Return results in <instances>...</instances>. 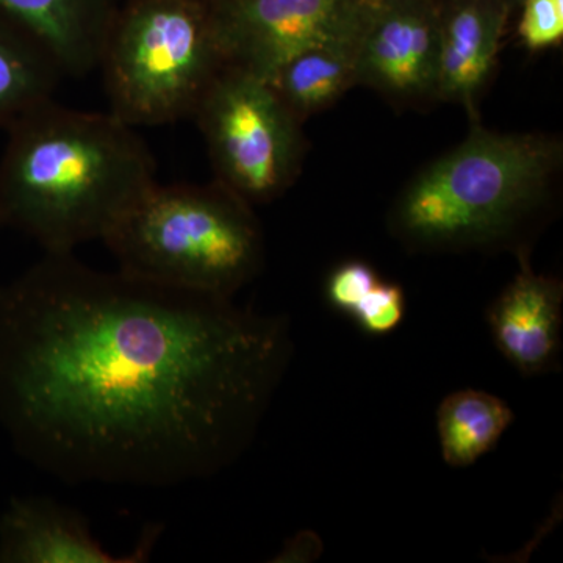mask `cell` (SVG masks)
Returning <instances> with one entry per match:
<instances>
[{"label":"cell","mask_w":563,"mask_h":563,"mask_svg":"<svg viewBox=\"0 0 563 563\" xmlns=\"http://www.w3.org/2000/svg\"><path fill=\"white\" fill-rule=\"evenodd\" d=\"M290 322L69 254L0 288V410L68 484L172 487L250 448L291 361Z\"/></svg>","instance_id":"6da1fadb"},{"label":"cell","mask_w":563,"mask_h":563,"mask_svg":"<svg viewBox=\"0 0 563 563\" xmlns=\"http://www.w3.org/2000/svg\"><path fill=\"white\" fill-rule=\"evenodd\" d=\"M0 158V228L31 236L46 254L106 239L150 191L154 155L113 113L68 109L54 98L7 129Z\"/></svg>","instance_id":"7a4b0ae2"},{"label":"cell","mask_w":563,"mask_h":563,"mask_svg":"<svg viewBox=\"0 0 563 563\" xmlns=\"http://www.w3.org/2000/svg\"><path fill=\"white\" fill-rule=\"evenodd\" d=\"M561 157L558 141L473 128L407 185L393 235L415 251L509 246L542 210Z\"/></svg>","instance_id":"3957f363"},{"label":"cell","mask_w":563,"mask_h":563,"mask_svg":"<svg viewBox=\"0 0 563 563\" xmlns=\"http://www.w3.org/2000/svg\"><path fill=\"white\" fill-rule=\"evenodd\" d=\"M103 243L121 272L232 299L261 273L263 236L250 203L214 180L155 184Z\"/></svg>","instance_id":"277c9868"},{"label":"cell","mask_w":563,"mask_h":563,"mask_svg":"<svg viewBox=\"0 0 563 563\" xmlns=\"http://www.w3.org/2000/svg\"><path fill=\"white\" fill-rule=\"evenodd\" d=\"M224 66L209 3L128 0L111 22L98 69L110 113L139 129L192 118Z\"/></svg>","instance_id":"5b68a950"},{"label":"cell","mask_w":563,"mask_h":563,"mask_svg":"<svg viewBox=\"0 0 563 563\" xmlns=\"http://www.w3.org/2000/svg\"><path fill=\"white\" fill-rule=\"evenodd\" d=\"M217 181L251 207L279 198L301 166L299 124L269 81L224 66L192 114Z\"/></svg>","instance_id":"8992f818"},{"label":"cell","mask_w":563,"mask_h":563,"mask_svg":"<svg viewBox=\"0 0 563 563\" xmlns=\"http://www.w3.org/2000/svg\"><path fill=\"white\" fill-rule=\"evenodd\" d=\"M209 7L225 66L266 81L301 52L357 43L369 11L362 0H213Z\"/></svg>","instance_id":"52a82bcc"},{"label":"cell","mask_w":563,"mask_h":563,"mask_svg":"<svg viewBox=\"0 0 563 563\" xmlns=\"http://www.w3.org/2000/svg\"><path fill=\"white\" fill-rule=\"evenodd\" d=\"M440 0H379L355 47L357 84L395 102L437 99Z\"/></svg>","instance_id":"ba28073f"},{"label":"cell","mask_w":563,"mask_h":563,"mask_svg":"<svg viewBox=\"0 0 563 563\" xmlns=\"http://www.w3.org/2000/svg\"><path fill=\"white\" fill-rule=\"evenodd\" d=\"M521 252V269L487 312L496 350L523 377L561 368L563 284L533 273Z\"/></svg>","instance_id":"9c48e42d"},{"label":"cell","mask_w":563,"mask_h":563,"mask_svg":"<svg viewBox=\"0 0 563 563\" xmlns=\"http://www.w3.org/2000/svg\"><path fill=\"white\" fill-rule=\"evenodd\" d=\"M152 531L132 554L109 553L79 510L49 498H18L0 520L2 563H133L150 558Z\"/></svg>","instance_id":"30bf717a"},{"label":"cell","mask_w":563,"mask_h":563,"mask_svg":"<svg viewBox=\"0 0 563 563\" xmlns=\"http://www.w3.org/2000/svg\"><path fill=\"white\" fill-rule=\"evenodd\" d=\"M510 14L506 0H440L437 99L473 111L495 69Z\"/></svg>","instance_id":"8fae6325"},{"label":"cell","mask_w":563,"mask_h":563,"mask_svg":"<svg viewBox=\"0 0 563 563\" xmlns=\"http://www.w3.org/2000/svg\"><path fill=\"white\" fill-rule=\"evenodd\" d=\"M121 0H0V14L51 52L65 77L98 69Z\"/></svg>","instance_id":"7c38bea8"},{"label":"cell","mask_w":563,"mask_h":563,"mask_svg":"<svg viewBox=\"0 0 563 563\" xmlns=\"http://www.w3.org/2000/svg\"><path fill=\"white\" fill-rule=\"evenodd\" d=\"M515 421L498 396L474 388L450 393L437 409V435L446 465L468 468L495 450Z\"/></svg>","instance_id":"4fadbf2b"},{"label":"cell","mask_w":563,"mask_h":563,"mask_svg":"<svg viewBox=\"0 0 563 563\" xmlns=\"http://www.w3.org/2000/svg\"><path fill=\"white\" fill-rule=\"evenodd\" d=\"M65 74L51 52L0 14V131L54 98Z\"/></svg>","instance_id":"5bb4252c"},{"label":"cell","mask_w":563,"mask_h":563,"mask_svg":"<svg viewBox=\"0 0 563 563\" xmlns=\"http://www.w3.org/2000/svg\"><path fill=\"white\" fill-rule=\"evenodd\" d=\"M355 47L357 43L301 52L285 63L269 84L291 113L306 120L357 84Z\"/></svg>","instance_id":"9a60e30c"},{"label":"cell","mask_w":563,"mask_h":563,"mask_svg":"<svg viewBox=\"0 0 563 563\" xmlns=\"http://www.w3.org/2000/svg\"><path fill=\"white\" fill-rule=\"evenodd\" d=\"M407 312L406 292L401 285L377 282L351 314L362 332L384 336L401 325Z\"/></svg>","instance_id":"2e32d148"},{"label":"cell","mask_w":563,"mask_h":563,"mask_svg":"<svg viewBox=\"0 0 563 563\" xmlns=\"http://www.w3.org/2000/svg\"><path fill=\"white\" fill-rule=\"evenodd\" d=\"M518 33L528 49L537 51L561 43L563 0H523Z\"/></svg>","instance_id":"e0dca14e"},{"label":"cell","mask_w":563,"mask_h":563,"mask_svg":"<svg viewBox=\"0 0 563 563\" xmlns=\"http://www.w3.org/2000/svg\"><path fill=\"white\" fill-rule=\"evenodd\" d=\"M377 282L379 276L368 263L346 262L333 269L329 276L325 284V298L332 309L351 317Z\"/></svg>","instance_id":"ac0fdd59"},{"label":"cell","mask_w":563,"mask_h":563,"mask_svg":"<svg viewBox=\"0 0 563 563\" xmlns=\"http://www.w3.org/2000/svg\"><path fill=\"white\" fill-rule=\"evenodd\" d=\"M321 553V540L312 531H302L285 543L284 550L277 554L276 562H307Z\"/></svg>","instance_id":"d6986e66"},{"label":"cell","mask_w":563,"mask_h":563,"mask_svg":"<svg viewBox=\"0 0 563 563\" xmlns=\"http://www.w3.org/2000/svg\"><path fill=\"white\" fill-rule=\"evenodd\" d=\"M507 5L510 7V10H512V13L515 10H518V7H520V3L523 2V0H506Z\"/></svg>","instance_id":"ffe728a7"},{"label":"cell","mask_w":563,"mask_h":563,"mask_svg":"<svg viewBox=\"0 0 563 563\" xmlns=\"http://www.w3.org/2000/svg\"><path fill=\"white\" fill-rule=\"evenodd\" d=\"M362 2H365V3H376V2H379V0H362Z\"/></svg>","instance_id":"44dd1931"},{"label":"cell","mask_w":563,"mask_h":563,"mask_svg":"<svg viewBox=\"0 0 563 563\" xmlns=\"http://www.w3.org/2000/svg\"><path fill=\"white\" fill-rule=\"evenodd\" d=\"M202 2L211 3V2H213V0H202Z\"/></svg>","instance_id":"7402d4cb"}]
</instances>
